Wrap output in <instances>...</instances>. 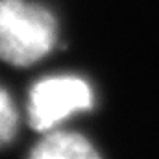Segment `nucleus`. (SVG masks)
Returning a JSON list of instances; mask_svg holds the SVG:
<instances>
[{
  "instance_id": "obj_1",
  "label": "nucleus",
  "mask_w": 159,
  "mask_h": 159,
  "mask_svg": "<svg viewBox=\"0 0 159 159\" xmlns=\"http://www.w3.org/2000/svg\"><path fill=\"white\" fill-rule=\"evenodd\" d=\"M56 44V20L48 9L26 0H0V59L26 67Z\"/></svg>"
},
{
  "instance_id": "obj_2",
  "label": "nucleus",
  "mask_w": 159,
  "mask_h": 159,
  "mask_svg": "<svg viewBox=\"0 0 159 159\" xmlns=\"http://www.w3.org/2000/svg\"><path fill=\"white\" fill-rule=\"evenodd\" d=\"M93 102V89L83 78L50 76L34 85L28 102V119L37 131H46L78 111L91 109Z\"/></svg>"
},
{
  "instance_id": "obj_3",
  "label": "nucleus",
  "mask_w": 159,
  "mask_h": 159,
  "mask_svg": "<svg viewBox=\"0 0 159 159\" xmlns=\"http://www.w3.org/2000/svg\"><path fill=\"white\" fill-rule=\"evenodd\" d=\"M32 157L39 159H94L98 152L93 144L78 133L56 131L44 137L34 148Z\"/></svg>"
},
{
  "instance_id": "obj_4",
  "label": "nucleus",
  "mask_w": 159,
  "mask_h": 159,
  "mask_svg": "<svg viewBox=\"0 0 159 159\" xmlns=\"http://www.w3.org/2000/svg\"><path fill=\"white\" fill-rule=\"evenodd\" d=\"M17 131V109L9 94L0 87V146H6Z\"/></svg>"
}]
</instances>
